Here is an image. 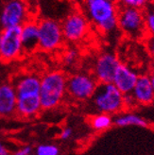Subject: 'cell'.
Masks as SVG:
<instances>
[{
	"instance_id": "obj_19",
	"label": "cell",
	"mask_w": 154,
	"mask_h": 155,
	"mask_svg": "<svg viewBox=\"0 0 154 155\" xmlns=\"http://www.w3.org/2000/svg\"><path fill=\"white\" fill-rule=\"evenodd\" d=\"M119 7L144 10L150 0H116Z\"/></svg>"
},
{
	"instance_id": "obj_1",
	"label": "cell",
	"mask_w": 154,
	"mask_h": 155,
	"mask_svg": "<svg viewBox=\"0 0 154 155\" xmlns=\"http://www.w3.org/2000/svg\"><path fill=\"white\" fill-rule=\"evenodd\" d=\"M91 26L102 34L118 29L119 6L116 0H81V10Z\"/></svg>"
},
{
	"instance_id": "obj_23",
	"label": "cell",
	"mask_w": 154,
	"mask_h": 155,
	"mask_svg": "<svg viewBox=\"0 0 154 155\" xmlns=\"http://www.w3.org/2000/svg\"><path fill=\"white\" fill-rule=\"evenodd\" d=\"M124 103H125V107L127 108V109H132V108L137 106L135 99L132 94L124 95Z\"/></svg>"
},
{
	"instance_id": "obj_11",
	"label": "cell",
	"mask_w": 154,
	"mask_h": 155,
	"mask_svg": "<svg viewBox=\"0 0 154 155\" xmlns=\"http://www.w3.org/2000/svg\"><path fill=\"white\" fill-rule=\"evenodd\" d=\"M13 85L16 90L17 98L40 97L41 78L35 74L20 76Z\"/></svg>"
},
{
	"instance_id": "obj_17",
	"label": "cell",
	"mask_w": 154,
	"mask_h": 155,
	"mask_svg": "<svg viewBox=\"0 0 154 155\" xmlns=\"http://www.w3.org/2000/svg\"><path fill=\"white\" fill-rule=\"evenodd\" d=\"M113 124V118L111 114H97L92 116L90 119V125L95 130L102 131L112 127Z\"/></svg>"
},
{
	"instance_id": "obj_28",
	"label": "cell",
	"mask_w": 154,
	"mask_h": 155,
	"mask_svg": "<svg viewBox=\"0 0 154 155\" xmlns=\"http://www.w3.org/2000/svg\"><path fill=\"white\" fill-rule=\"evenodd\" d=\"M1 63H2V61H1V59H0V64H1Z\"/></svg>"
},
{
	"instance_id": "obj_4",
	"label": "cell",
	"mask_w": 154,
	"mask_h": 155,
	"mask_svg": "<svg viewBox=\"0 0 154 155\" xmlns=\"http://www.w3.org/2000/svg\"><path fill=\"white\" fill-rule=\"evenodd\" d=\"M118 29L133 40H144L147 37L143 10L119 7Z\"/></svg>"
},
{
	"instance_id": "obj_25",
	"label": "cell",
	"mask_w": 154,
	"mask_h": 155,
	"mask_svg": "<svg viewBox=\"0 0 154 155\" xmlns=\"http://www.w3.org/2000/svg\"><path fill=\"white\" fill-rule=\"evenodd\" d=\"M32 151V148L30 146H26L23 147L22 149L18 150L16 152L14 153V155H30Z\"/></svg>"
},
{
	"instance_id": "obj_16",
	"label": "cell",
	"mask_w": 154,
	"mask_h": 155,
	"mask_svg": "<svg viewBox=\"0 0 154 155\" xmlns=\"http://www.w3.org/2000/svg\"><path fill=\"white\" fill-rule=\"evenodd\" d=\"M113 123L118 127H141L147 128L149 124L141 115L134 113H123L118 114L113 118Z\"/></svg>"
},
{
	"instance_id": "obj_22",
	"label": "cell",
	"mask_w": 154,
	"mask_h": 155,
	"mask_svg": "<svg viewBox=\"0 0 154 155\" xmlns=\"http://www.w3.org/2000/svg\"><path fill=\"white\" fill-rule=\"evenodd\" d=\"M144 44L146 45V48L148 50V53L149 54V56L154 60V36L151 35H147L144 39Z\"/></svg>"
},
{
	"instance_id": "obj_20",
	"label": "cell",
	"mask_w": 154,
	"mask_h": 155,
	"mask_svg": "<svg viewBox=\"0 0 154 155\" xmlns=\"http://www.w3.org/2000/svg\"><path fill=\"white\" fill-rule=\"evenodd\" d=\"M60 150L56 145L43 144L39 145L36 149V155H59Z\"/></svg>"
},
{
	"instance_id": "obj_10",
	"label": "cell",
	"mask_w": 154,
	"mask_h": 155,
	"mask_svg": "<svg viewBox=\"0 0 154 155\" xmlns=\"http://www.w3.org/2000/svg\"><path fill=\"white\" fill-rule=\"evenodd\" d=\"M120 64L115 54L112 52L101 53L95 61L93 76L98 83H112Z\"/></svg>"
},
{
	"instance_id": "obj_26",
	"label": "cell",
	"mask_w": 154,
	"mask_h": 155,
	"mask_svg": "<svg viewBox=\"0 0 154 155\" xmlns=\"http://www.w3.org/2000/svg\"><path fill=\"white\" fill-rule=\"evenodd\" d=\"M0 155H10L9 150H7V148L4 146L1 140H0Z\"/></svg>"
},
{
	"instance_id": "obj_24",
	"label": "cell",
	"mask_w": 154,
	"mask_h": 155,
	"mask_svg": "<svg viewBox=\"0 0 154 155\" xmlns=\"http://www.w3.org/2000/svg\"><path fill=\"white\" fill-rule=\"evenodd\" d=\"M72 134H73L72 129L69 127H66L61 130V134H60V138L61 140H67V139H69L72 136Z\"/></svg>"
},
{
	"instance_id": "obj_6",
	"label": "cell",
	"mask_w": 154,
	"mask_h": 155,
	"mask_svg": "<svg viewBox=\"0 0 154 155\" xmlns=\"http://www.w3.org/2000/svg\"><path fill=\"white\" fill-rule=\"evenodd\" d=\"M61 24L64 41L72 44L84 40L91 28V24L81 11H75L68 14Z\"/></svg>"
},
{
	"instance_id": "obj_18",
	"label": "cell",
	"mask_w": 154,
	"mask_h": 155,
	"mask_svg": "<svg viewBox=\"0 0 154 155\" xmlns=\"http://www.w3.org/2000/svg\"><path fill=\"white\" fill-rule=\"evenodd\" d=\"M143 12L147 34L154 36V0H150Z\"/></svg>"
},
{
	"instance_id": "obj_21",
	"label": "cell",
	"mask_w": 154,
	"mask_h": 155,
	"mask_svg": "<svg viewBox=\"0 0 154 155\" xmlns=\"http://www.w3.org/2000/svg\"><path fill=\"white\" fill-rule=\"evenodd\" d=\"M78 58H79V52H78V50L75 49V48H69L64 54L63 61H64V65H66V66H72V65H74L77 63Z\"/></svg>"
},
{
	"instance_id": "obj_2",
	"label": "cell",
	"mask_w": 154,
	"mask_h": 155,
	"mask_svg": "<svg viewBox=\"0 0 154 155\" xmlns=\"http://www.w3.org/2000/svg\"><path fill=\"white\" fill-rule=\"evenodd\" d=\"M67 78L60 70L45 73L41 78L40 99L43 110H51L59 106L67 94Z\"/></svg>"
},
{
	"instance_id": "obj_27",
	"label": "cell",
	"mask_w": 154,
	"mask_h": 155,
	"mask_svg": "<svg viewBox=\"0 0 154 155\" xmlns=\"http://www.w3.org/2000/svg\"><path fill=\"white\" fill-rule=\"evenodd\" d=\"M149 78H150V81H151V84H152V87H153V90H154V70L151 72V74L149 75Z\"/></svg>"
},
{
	"instance_id": "obj_15",
	"label": "cell",
	"mask_w": 154,
	"mask_h": 155,
	"mask_svg": "<svg viewBox=\"0 0 154 155\" xmlns=\"http://www.w3.org/2000/svg\"><path fill=\"white\" fill-rule=\"evenodd\" d=\"M134 97L136 104L147 106L154 102V90L150 81L149 75H140L135 86L130 93Z\"/></svg>"
},
{
	"instance_id": "obj_3",
	"label": "cell",
	"mask_w": 154,
	"mask_h": 155,
	"mask_svg": "<svg viewBox=\"0 0 154 155\" xmlns=\"http://www.w3.org/2000/svg\"><path fill=\"white\" fill-rule=\"evenodd\" d=\"M91 99L98 114H117L126 109L124 95L113 83H98Z\"/></svg>"
},
{
	"instance_id": "obj_5",
	"label": "cell",
	"mask_w": 154,
	"mask_h": 155,
	"mask_svg": "<svg viewBox=\"0 0 154 155\" xmlns=\"http://www.w3.org/2000/svg\"><path fill=\"white\" fill-rule=\"evenodd\" d=\"M39 23V49L52 52L59 49L64 42L61 24L55 19L43 18Z\"/></svg>"
},
{
	"instance_id": "obj_14",
	"label": "cell",
	"mask_w": 154,
	"mask_h": 155,
	"mask_svg": "<svg viewBox=\"0 0 154 155\" xmlns=\"http://www.w3.org/2000/svg\"><path fill=\"white\" fill-rule=\"evenodd\" d=\"M138 75L133 69L126 64H120L114 74L113 84L122 93L123 95L130 94L133 92L137 81Z\"/></svg>"
},
{
	"instance_id": "obj_7",
	"label": "cell",
	"mask_w": 154,
	"mask_h": 155,
	"mask_svg": "<svg viewBox=\"0 0 154 155\" xmlns=\"http://www.w3.org/2000/svg\"><path fill=\"white\" fill-rule=\"evenodd\" d=\"M24 54L21 40V27L2 28L0 31V59L11 63Z\"/></svg>"
},
{
	"instance_id": "obj_8",
	"label": "cell",
	"mask_w": 154,
	"mask_h": 155,
	"mask_svg": "<svg viewBox=\"0 0 154 155\" xmlns=\"http://www.w3.org/2000/svg\"><path fill=\"white\" fill-rule=\"evenodd\" d=\"M98 82L88 73H76L67 78V95L78 101H84L93 97Z\"/></svg>"
},
{
	"instance_id": "obj_9",
	"label": "cell",
	"mask_w": 154,
	"mask_h": 155,
	"mask_svg": "<svg viewBox=\"0 0 154 155\" xmlns=\"http://www.w3.org/2000/svg\"><path fill=\"white\" fill-rule=\"evenodd\" d=\"M28 14L25 0H8L0 12V26L2 28L21 27L30 18Z\"/></svg>"
},
{
	"instance_id": "obj_13",
	"label": "cell",
	"mask_w": 154,
	"mask_h": 155,
	"mask_svg": "<svg viewBox=\"0 0 154 155\" xmlns=\"http://www.w3.org/2000/svg\"><path fill=\"white\" fill-rule=\"evenodd\" d=\"M21 40L24 53L30 54L39 49V23L29 18L21 26Z\"/></svg>"
},
{
	"instance_id": "obj_12",
	"label": "cell",
	"mask_w": 154,
	"mask_h": 155,
	"mask_svg": "<svg viewBox=\"0 0 154 155\" xmlns=\"http://www.w3.org/2000/svg\"><path fill=\"white\" fill-rule=\"evenodd\" d=\"M17 95L14 85L9 82L0 84V117L9 118L16 115Z\"/></svg>"
}]
</instances>
